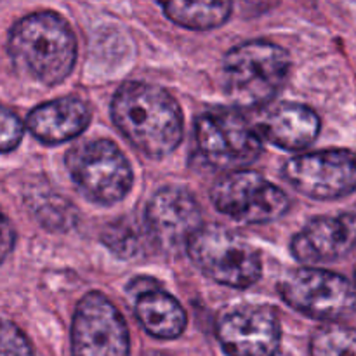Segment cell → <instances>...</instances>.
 Segmentation results:
<instances>
[{
    "label": "cell",
    "instance_id": "cell-13",
    "mask_svg": "<svg viewBox=\"0 0 356 356\" xmlns=\"http://www.w3.org/2000/svg\"><path fill=\"white\" fill-rule=\"evenodd\" d=\"M355 243V216H327L309 221L292 238L291 249L302 263H330L350 254Z\"/></svg>",
    "mask_w": 356,
    "mask_h": 356
},
{
    "label": "cell",
    "instance_id": "cell-19",
    "mask_svg": "<svg viewBox=\"0 0 356 356\" xmlns=\"http://www.w3.org/2000/svg\"><path fill=\"white\" fill-rule=\"evenodd\" d=\"M103 240L117 256L132 259L143 249V232L129 219H120L106 228Z\"/></svg>",
    "mask_w": 356,
    "mask_h": 356
},
{
    "label": "cell",
    "instance_id": "cell-22",
    "mask_svg": "<svg viewBox=\"0 0 356 356\" xmlns=\"http://www.w3.org/2000/svg\"><path fill=\"white\" fill-rule=\"evenodd\" d=\"M16 243V233L7 216L0 211V264L9 257Z\"/></svg>",
    "mask_w": 356,
    "mask_h": 356
},
{
    "label": "cell",
    "instance_id": "cell-15",
    "mask_svg": "<svg viewBox=\"0 0 356 356\" xmlns=\"http://www.w3.org/2000/svg\"><path fill=\"white\" fill-rule=\"evenodd\" d=\"M261 138L284 149H302L320 132V118L312 108L298 103H280L268 110L256 125Z\"/></svg>",
    "mask_w": 356,
    "mask_h": 356
},
{
    "label": "cell",
    "instance_id": "cell-21",
    "mask_svg": "<svg viewBox=\"0 0 356 356\" xmlns=\"http://www.w3.org/2000/svg\"><path fill=\"white\" fill-rule=\"evenodd\" d=\"M24 134L23 122L10 110L0 106V153L13 152Z\"/></svg>",
    "mask_w": 356,
    "mask_h": 356
},
{
    "label": "cell",
    "instance_id": "cell-2",
    "mask_svg": "<svg viewBox=\"0 0 356 356\" xmlns=\"http://www.w3.org/2000/svg\"><path fill=\"white\" fill-rule=\"evenodd\" d=\"M9 54L24 76L45 86L61 83L76 61V38L66 19L52 10L24 16L9 35Z\"/></svg>",
    "mask_w": 356,
    "mask_h": 356
},
{
    "label": "cell",
    "instance_id": "cell-14",
    "mask_svg": "<svg viewBox=\"0 0 356 356\" xmlns=\"http://www.w3.org/2000/svg\"><path fill=\"white\" fill-rule=\"evenodd\" d=\"M90 110L79 97H59L30 111L26 127L44 145H61L87 129Z\"/></svg>",
    "mask_w": 356,
    "mask_h": 356
},
{
    "label": "cell",
    "instance_id": "cell-6",
    "mask_svg": "<svg viewBox=\"0 0 356 356\" xmlns=\"http://www.w3.org/2000/svg\"><path fill=\"white\" fill-rule=\"evenodd\" d=\"M195 134L204 159L222 170L243 169L257 160L263 149L257 129L236 110L221 108L202 115Z\"/></svg>",
    "mask_w": 356,
    "mask_h": 356
},
{
    "label": "cell",
    "instance_id": "cell-23",
    "mask_svg": "<svg viewBox=\"0 0 356 356\" xmlns=\"http://www.w3.org/2000/svg\"><path fill=\"white\" fill-rule=\"evenodd\" d=\"M145 356H169L165 353H160V351H152V353H146Z\"/></svg>",
    "mask_w": 356,
    "mask_h": 356
},
{
    "label": "cell",
    "instance_id": "cell-20",
    "mask_svg": "<svg viewBox=\"0 0 356 356\" xmlns=\"http://www.w3.org/2000/svg\"><path fill=\"white\" fill-rule=\"evenodd\" d=\"M0 356H35L23 330L3 318H0Z\"/></svg>",
    "mask_w": 356,
    "mask_h": 356
},
{
    "label": "cell",
    "instance_id": "cell-9",
    "mask_svg": "<svg viewBox=\"0 0 356 356\" xmlns=\"http://www.w3.org/2000/svg\"><path fill=\"white\" fill-rule=\"evenodd\" d=\"M131 337L117 306L101 292L76 305L72 323V356H129Z\"/></svg>",
    "mask_w": 356,
    "mask_h": 356
},
{
    "label": "cell",
    "instance_id": "cell-16",
    "mask_svg": "<svg viewBox=\"0 0 356 356\" xmlns=\"http://www.w3.org/2000/svg\"><path fill=\"white\" fill-rule=\"evenodd\" d=\"M155 282L146 280V287L136 285L134 312L143 329L159 339H176L186 329V312L172 296L153 287Z\"/></svg>",
    "mask_w": 356,
    "mask_h": 356
},
{
    "label": "cell",
    "instance_id": "cell-12",
    "mask_svg": "<svg viewBox=\"0 0 356 356\" xmlns=\"http://www.w3.org/2000/svg\"><path fill=\"white\" fill-rule=\"evenodd\" d=\"M146 226L156 245L167 252H177L202 226L200 205L183 188H162L148 202Z\"/></svg>",
    "mask_w": 356,
    "mask_h": 356
},
{
    "label": "cell",
    "instance_id": "cell-18",
    "mask_svg": "<svg viewBox=\"0 0 356 356\" xmlns=\"http://www.w3.org/2000/svg\"><path fill=\"white\" fill-rule=\"evenodd\" d=\"M312 356H356V330L350 327H320L312 337Z\"/></svg>",
    "mask_w": 356,
    "mask_h": 356
},
{
    "label": "cell",
    "instance_id": "cell-10",
    "mask_svg": "<svg viewBox=\"0 0 356 356\" xmlns=\"http://www.w3.org/2000/svg\"><path fill=\"white\" fill-rule=\"evenodd\" d=\"M289 183L315 200H336L356 190V155L350 149H323L289 160Z\"/></svg>",
    "mask_w": 356,
    "mask_h": 356
},
{
    "label": "cell",
    "instance_id": "cell-7",
    "mask_svg": "<svg viewBox=\"0 0 356 356\" xmlns=\"http://www.w3.org/2000/svg\"><path fill=\"white\" fill-rule=\"evenodd\" d=\"M278 291L291 308L309 318L334 322L356 309V287L332 271L316 268L289 271Z\"/></svg>",
    "mask_w": 356,
    "mask_h": 356
},
{
    "label": "cell",
    "instance_id": "cell-5",
    "mask_svg": "<svg viewBox=\"0 0 356 356\" xmlns=\"http://www.w3.org/2000/svg\"><path fill=\"white\" fill-rule=\"evenodd\" d=\"M66 167L83 195L103 205H113L127 197L134 183L127 156L110 139L72 148L66 155Z\"/></svg>",
    "mask_w": 356,
    "mask_h": 356
},
{
    "label": "cell",
    "instance_id": "cell-1",
    "mask_svg": "<svg viewBox=\"0 0 356 356\" xmlns=\"http://www.w3.org/2000/svg\"><path fill=\"white\" fill-rule=\"evenodd\" d=\"M118 131L152 159H163L183 139V113L177 101L162 87L127 82L111 101Z\"/></svg>",
    "mask_w": 356,
    "mask_h": 356
},
{
    "label": "cell",
    "instance_id": "cell-17",
    "mask_svg": "<svg viewBox=\"0 0 356 356\" xmlns=\"http://www.w3.org/2000/svg\"><path fill=\"white\" fill-rule=\"evenodd\" d=\"M176 24L190 30H212L228 21L232 0H156Z\"/></svg>",
    "mask_w": 356,
    "mask_h": 356
},
{
    "label": "cell",
    "instance_id": "cell-8",
    "mask_svg": "<svg viewBox=\"0 0 356 356\" xmlns=\"http://www.w3.org/2000/svg\"><path fill=\"white\" fill-rule=\"evenodd\" d=\"M211 198L221 214L245 225L271 222L289 209V198L280 188L245 169L233 170L216 181Z\"/></svg>",
    "mask_w": 356,
    "mask_h": 356
},
{
    "label": "cell",
    "instance_id": "cell-3",
    "mask_svg": "<svg viewBox=\"0 0 356 356\" xmlns=\"http://www.w3.org/2000/svg\"><path fill=\"white\" fill-rule=\"evenodd\" d=\"M291 58L280 45L252 40L233 47L222 65L225 89L240 108H261L284 87Z\"/></svg>",
    "mask_w": 356,
    "mask_h": 356
},
{
    "label": "cell",
    "instance_id": "cell-4",
    "mask_svg": "<svg viewBox=\"0 0 356 356\" xmlns=\"http://www.w3.org/2000/svg\"><path fill=\"white\" fill-rule=\"evenodd\" d=\"M195 266L221 285L247 289L261 278L259 252L232 229L202 225L186 243Z\"/></svg>",
    "mask_w": 356,
    "mask_h": 356
},
{
    "label": "cell",
    "instance_id": "cell-11",
    "mask_svg": "<svg viewBox=\"0 0 356 356\" xmlns=\"http://www.w3.org/2000/svg\"><path fill=\"white\" fill-rule=\"evenodd\" d=\"M219 344L228 356H275L280 348V320L268 306L229 309L216 327Z\"/></svg>",
    "mask_w": 356,
    "mask_h": 356
}]
</instances>
